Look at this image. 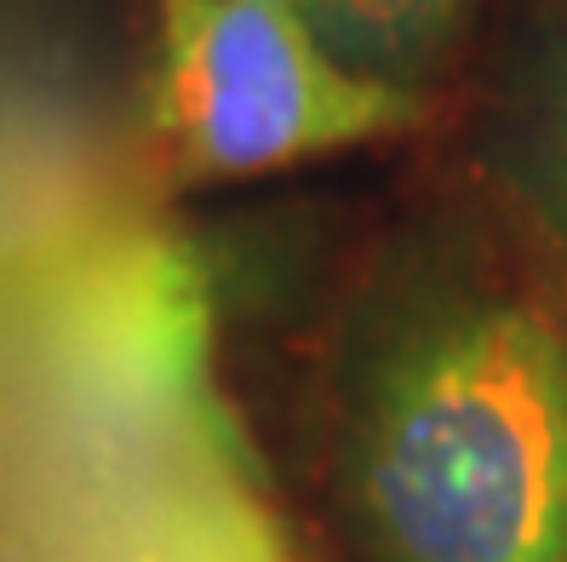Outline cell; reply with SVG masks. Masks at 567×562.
I'll list each match as a JSON object with an SVG mask.
<instances>
[{
    "label": "cell",
    "mask_w": 567,
    "mask_h": 562,
    "mask_svg": "<svg viewBox=\"0 0 567 562\" xmlns=\"http://www.w3.org/2000/svg\"><path fill=\"white\" fill-rule=\"evenodd\" d=\"M350 493L379 562H567V327L447 287L355 374Z\"/></svg>",
    "instance_id": "cell-1"
},
{
    "label": "cell",
    "mask_w": 567,
    "mask_h": 562,
    "mask_svg": "<svg viewBox=\"0 0 567 562\" xmlns=\"http://www.w3.org/2000/svg\"><path fill=\"white\" fill-rule=\"evenodd\" d=\"M424 115V92L355 75L292 0H155L150 126L178 178L287 173Z\"/></svg>",
    "instance_id": "cell-2"
},
{
    "label": "cell",
    "mask_w": 567,
    "mask_h": 562,
    "mask_svg": "<svg viewBox=\"0 0 567 562\" xmlns=\"http://www.w3.org/2000/svg\"><path fill=\"white\" fill-rule=\"evenodd\" d=\"M292 7L310 18L339 63L408 92L442 70L471 18V0H292Z\"/></svg>",
    "instance_id": "cell-3"
},
{
    "label": "cell",
    "mask_w": 567,
    "mask_h": 562,
    "mask_svg": "<svg viewBox=\"0 0 567 562\" xmlns=\"http://www.w3.org/2000/svg\"><path fill=\"white\" fill-rule=\"evenodd\" d=\"M511 173L545 229L567 247V18L522 81L511 121Z\"/></svg>",
    "instance_id": "cell-4"
}]
</instances>
